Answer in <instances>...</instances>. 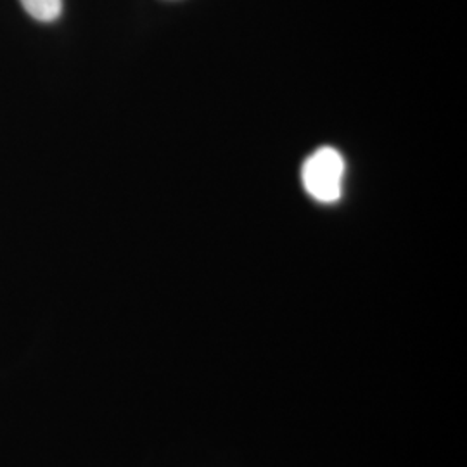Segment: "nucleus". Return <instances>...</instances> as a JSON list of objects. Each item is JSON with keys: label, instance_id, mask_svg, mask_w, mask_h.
<instances>
[{"label": "nucleus", "instance_id": "nucleus-1", "mask_svg": "<svg viewBox=\"0 0 467 467\" xmlns=\"http://www.w3.org/2000/svg\"><path fill=\"white\" fill-rule=\"evenodd\" d=\"M345 177L343 156L333 148H320L303 165L301 179L306 192L320 202L341 198Z\"/></svg>", "mask_w": 467, "mask_h": 467}, {"label": "nucleus", "instance_id": "nucleus-2", "mask_svg": "<svg viewBox=\"0 0 467 467\" xmlns=\"http://www.w3.org/2000/svg\"><path fill=\"white\" fill-rule=\"evenodd\" d=\"M19 2L30 16L42 23L56 21L63 13V0H19Z\"/></svg>", "mask_w": 467, "mask_h": 467}]
</instances>
